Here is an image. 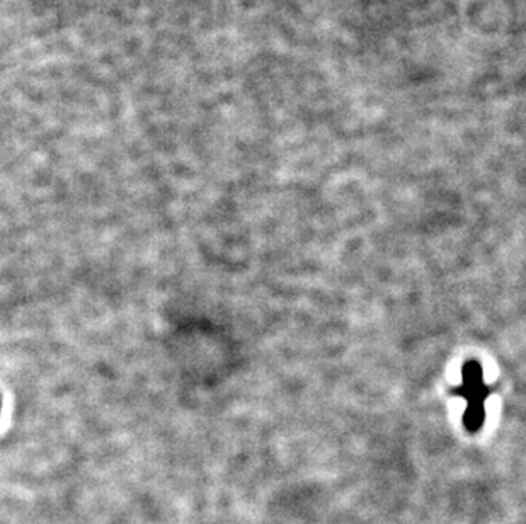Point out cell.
<instances>
[{
	"label": "cell",
	"instance_id": "cell-1",
	"mask_svg": "<svg viewBox=\"0 0 526 524\" xmlns=\"http://www.w3.org/2000/svg\"><path fill=\"white\" fill-rule=\"evenodd\" d=\"M460 393L466 399L463 422L469 431H479L485 417V399L489 395V388L484 383L482 370L477 363H466L463 368Z\"/></svg>",
	"mask_w": 526,
	"mask_h": 524
}]
</instances>
